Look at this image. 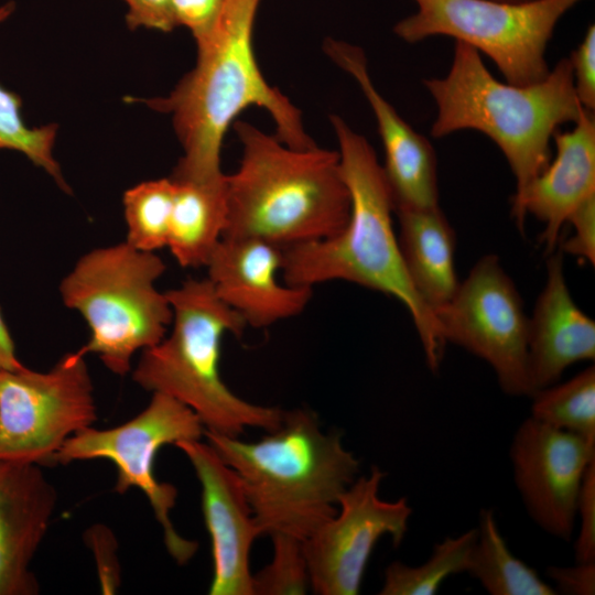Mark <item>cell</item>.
<instances>
[{
  "label": "cell",
  "mask_w": 595,
  "mask_h": 595,
  "mask_svg": "<svg viewBox=\"0 0 595 595\" xmlns=\"http://www.w3.org/2000/svg\"><path fill=\"white\" fill-rule=\"evenodd\" d=\"M580 528L574 541L575 562H595V459L588 465L577 498Z\"/></svg>",
  "instance_id": "29"
},
{
  "label": "cell",
  "mask_w": 595,
  "mask_h": 595,
  "mask_svg": "<svg viewBox=\"0 0 595 595\" xmlns=\"http://www.w3.org/2000/svg\"><path fill=\"white\" fill-rule=\"evenodd\" d=\"M593 112L583 108L572 130L555 132L554 160L512 198V216L520 229L527 215H533L544 224L541 242L548 255L555 250L570 214L595 195Z\"/></svg>",
  "instance_id": "18"
},
{
  "label": "cell",
  "mask_w": 595,
  "mask_h": 595,
  "mask_svg": "<svg viewBox=\"0 0 595 595\" xmlns=\"http://www.w3.org/2000/svg\"><path fill=\"white\" fill-rule=\"evenodd\" d=\"M563 252L549 253L547 279L529 317L528 370L532 393L558 382L573 364L595 358V322L573 301Z\"/></svg>",
  "instance_id": "19"
},
{
  "label": "cell",
  "mask_w": 595,
  "mask_h": 595,
  "mask_svg": "<svg viewBox=\"0 0 595 595\" xmlns=\"http://www.w3.org/2000/svg\"><path fill=\"white\" fill-rule=\"evenodd\" d=\"M239 167L226 175L223 237L257 238L281 248L340 231L350 197L337 151L295 149L255 126L237 121Z\"/></svg>",
  "instance_id": "4"
},
{
  "label": "cell",
  "mask_w": 595,
  "mask_h": 595,
  "mask_svg": "<svg viewBox=\"0 0 595 595\" xmlns=\"http://www.w3.org/2000/svg\"><path fill=\"white\" fill-rule=\"evenodd\" d=\"M576 97L588 111L595 109V25H588L582 42L569 57Z\"/></svg>",
  "instance_id": "30"
},
{
  "label": "cell",
  "mask_w": 595,
  "mask_h": 595,
  "mask_svg": "<svg viewBox=\"0 0 595 595\" xmlns=\"http://www.w3.org/2000/svg\"><path fill=\"white\" fill-rule=\"evenodd\" d=\"M23 367L15 355V348L10 332L0 312V370H14Z\"/></svg>",
  "instance_id": "35"
},
{
  "label": "cell",
  "mask_w": 595,
  "mask_h": 595,
  "mask_svg": "<svg viewBox=\"0 0 595 595\" xmlns=\"http://www.w3.org/2000/svg\"><path fill=\"white\" fill-rule=\"evenodd\" d=\"M127 6L126 23L130 30L145 28L171 32L176 26L172 0H122Z\"/></svg>",
  "instance_id": "33"
},
{
  "label": "cell",
  "mask_w": 595,
  "mask_h": 595,
  "mask_svg": "<svg viewBox=\"0 0 595 595\" xmlns=\"http://www.w3.org/2000/svg\"><path fill=\"white\" fill-rule=\"evenodd\" d=\"M339 166L349 192L350 214L337 234L283 247V282L312 288L348 281L399 300L416 328L428 366L436 371L443 340L434 312L422 301L405 270L393 229L392 194L374 148L343 118L331 116Z\"/></svg>",
  "instance_id": "2"
},
{
  "label": "cell",
  "mask_w": 595,
  "mask_h": 595,
  "mask_svg": "<svg viewBox=\"0 0 595 595\" xmlns=\"http://www.w3.org/2000/svg\"><path fill=\"white\" fill-rule=\"evenodd\" d=\"M497 1H504V2H524L530 0H497Z\"/></svg>",
  "instance_id": "36"
},
{
  "label": "cell",
  "mask_w": 595,
  "mask_h": 595,
  "mask_svg": "<svg viewBox=\"0 0 595 595\" xmlns=\"http://www.w3.org/2000/svg\"><path fill=\"white\" fill-rule=\"evenodd\" d=\"M174 195L172 177L145 181L125 192L122 202L129 245L150 252L166 247Z\"/></svg>",
  "instance_id": "25"
},
{
  "label": "cell",
  "mask_w": 595,
  "mask_h": 595,
  "mask_svg": "<svg viewBox=\"0 0 595 595\" xmlns=\"http://www.w3.org/2000/svg\"><path fill=\"white\" fill-rule=\"evenodd\" d=\"M14 11V3L0 7V23ZM21 98L0 86V150L8 149L21 152L33 164L50 174L57 185L69 192L61 167L53 156V147L57 132L55 125L30 128L21 116Z\"/></svg>",
  "instance_id": "26"
},
{
  "label": "cell",
  "mask_w": 595,
  "mask_h": 595,
  "mask_svg": "<svg viewBox=\"0 0 595 595\" xmlns=\"http://www.w3.org/2000/svg\"><path fill=\"white\" fill-rule=\"evenodd\" d=\"M530 398L532 419L595 445L594 366L565 382H555L536 390Z\"/></svg>",
  "instance_id": "23"
},
{
  "label": "cell",
  "mask_w": 595,
  "mask_h": 595,
  "mask_svg": "<svg viewBox=\"0 0 595 595\" xmlns=\"http://www.w3.org/2000/svg\"><path fill=\"white\" fill-rule=\"evenodd\" d=\"M204 436L237 474L260 536L306 540L337 511L360 463L339 433H324L306 409L284 411L281 424L246 442L205 430Z\"/></svg>",
  "instance_id": "3"
},
{
  "label": "cell",
  "mask_w": 595,
  "mask_h": 595,
  "mask_svg": "<svg viewBox=\"0 0 595 595\" xmlns=\"http://www.w3.org/2000/svg\"><path fill=\"white\" fill-rule=\"evenodd\" d=\"M477 529L457 537H446L436 543L430 558L410 566L399 561L389 564L380 595H434L451 575L466 572Z\"/></svg>",
  "instance_id": "24"
},
{
  "label": "cell",
  "mask_w": 595,
  "mask_h": 595,
  "mask_svg": "<svg viewBox=\"0 0 595 595\" xmlns=\"http://www.w3.org/2000/svg\"><path fill=\"white\" fill-rule=\"evenodd\" d=\"M56 504L42 466L0 459V595L40 593L31 563Z\"/></svg>",
  "instance_id": "17"
},
{
  "label": "cell",
  "mask_w": 595,
  "mask_h": 595,
  "mask_svg": "<svg viewBox=\"0 0 595 595\" xmlns=\"http://www.w3.org/2000/svg\"><path fill=\"white\" fill-rule=\"evenodd\" d=\"M204 432L199 418L188 407L167 394L153 392L149 404L127 422L110 429L91 425L72 435L56 453L54 464L112 462L117 469L116 493L122 495L137 488L147 497L162 528L167 552L178 564H185L194 556L198 544L182 537L173 526L170 512L175 506L177 489L156 479L154 462L162 446L201 440Z\"/></svg>",
  "instance_id": "9"
},
{
  "label": "cell",
  "mask_w": 595,
  "mask_h": 595,
  "mask_svg": "<svg viewBox=\"0 0 595 595\" xmlns=\"http://www.w3.org/2000/svg\"><path fill=\"white\" fill-rule=\"evenodd\" d=\"M324 52L355 79L372 110L385 151L382 170L394 209L440 206L434 149L375 87L364 51L348 42L327 39Z\"/></svg>",
  "instance_id": "16"
},
{
  "label": "cell",
  "mask_w": 595,
  "mask_h": 595,
  "mask_svg": "<svg viewBox=\"0 0 595 595\" xmlns=\"http://www.w3.org/2000/svg\"><path fill=\"white\" fill-rule=\"evenodd\" d=\"M271 562L253 575V595H296L310 588L303 541L282 534L271 536Z\"/></svg>",
  "instance_id": "27"
},
{
  "label": "cell",
  "mask_w": 595,
  "mask_h": 595,
  "mask_svg": "<svg viewBox=\"0 0 595 595\" xmlns=\"http://www.w3.org/2000/svg\"><path fill=\"white\" fill-rule=\"evenodd\" d=\"M84 539L95 558L101 593L115 594L121 584V567L113 532L107 526L96 523L85 531Z\"/></svg>",
  "instance_id": "28"
},
{
  "label": "cell",
  "mask_w": 595,
  "mask_h": 595,
  "mask_svg": "<svg viewBox=\"0 0 595 595\" xmlns=\"http://www.w3.org/2000/svg\"><path fill=\"white\" fill-rule=\"evenodd\" d=\"M282 248L257 238L223 237L205 268L216 295L247 326L263 328L298 316L313 289L281 283Z\"/></svg>",
  "instance_id": "15"
},
{
  "label": "cell",
  "mask_w": 595,
  "mask_h": 595,
  "mask_svg": "<svg viewBox=\"0 0 595 595\" xmlns=\"http://www.w3.org/2000/svg\"><path fill=\"white\" fill-rule=\"evenodd\" d=\"M416 10L396 23L407 43L453 37L486 55L515 85L536 84L550 72L547 50L561 18L583 0H412Z\"/></svg>",
  "instance_id": "8"
},
{
  "label": "cell",
  "mask_w": 595,
  "mask_h": 595,
  "mask_svg": "<svg viewBox=\"0 0 595 595\" xmlns=\"http://www.w3.org/2000/svg\"><path fill=\"white\" fill-rule=\"evenodd\" d=\"M509 458L530 518L552 537L570 541L580 488L595 459V445L529 416L512 436Z\"/></svg>",
  "instance_id": "13"
},
{
  "label": "cell",
  "mask_w": 595,
  "mask_h": 595,
  "mask_svg": "<svg viewBox=\"0 0 595 595\" xmlns=\"http://www.w3.org/2000/svg\"><path fill=\"white\" fill-rule=\"evenodd\" d=\"M188 459L201 485L202 510L212 542L210 595H253L250 549L260 536L235 470L201 440L174 444Z\"/></svg>",
  "instance_id": "14"
},
{
  "label": "cell",
  "mask_w": 595,
  "mask_h": 595,
  "mask_svg": "<svg viewBox=\"0 0 595 595\" xmlns=\"http://www.w3.org/2000/svg\"><path fill=\"white\" fill-rule=\"evenodd\" d=\"M172 180L175 195L166 247L181 267H205L226 227V174L206 181Z\"/></svg>",
  "instance_id": "21"
},
{
  "label": "cell",
  "mask_w": 595,
  "mask_h": 595,
  "mask_svg": "<svg viewBox=\"0 0 595 595\" xmlns=\"http://www.w3.org/2000/svg\"><path fill=\"white\" fill-rule=\"evenodd\" d=\"M385 474L372 467L342 494L336 513L306 540L310 588L318 595H357L377 542L389 536L398 547L412 515L408 499L383 500L379 489Z\"/></svg>",
  "instance_id": "12"
},
{
  "label": "cell",
  "mask_w": 595,
  "mask_h": 595,
  "mask_svg": "<svg viewBox=\"0 0 595 595\" xmlns=\"http://www.w3.org/2000/svg\"><path fill=\"white\" fill-rule=\"evenodd\" d=\"M155 253L127 241L83 255L60 284L66 307L89 328L82 353L95 354L115 375L131 371L132 357L161 342L172 323L166 292L155 282L165 272Z\"/></svg>",
  "instance_id": "7"
},
{
  "label": "cell",
  "mask_w": 595,
  "mask_h": 595,
  "mask_svg": "<svg viewBox=\"0 0 595 595\" xmlns=\"http://www.w3.org/2000/svg\"><path fill=\"white\" fill-rule=\"evenodd\" d=\"M423 85L436 106L431 136L462 130L488 137L505 155L520 193L550 162L551 141L583 109L573 84L569 57L561 58L542 80L531 85L500 82L469 45L455 41L443 77Z\"/></svg>",
  "instance_id": "5"
},
{
  "label": "cell",
  "mask_w": 595,
  "mask_h": 595,
  "mask_svg": "<svg viewBox=\"0 0 595 595\" xmlns=\"http://www.w3.org/2000/svg\"><path fill=\"white\" fill-rule=\"evenodd\" d=\"M574 234L561 246V251L595 263V195L581 203L567 217Z\"/></svg>",
  "instance_id": "31"
},
{
  "label": "cell",
  "mask_w": 595,
  "mask_h": 595,
  "mask_svg": "<svg viewBox=\"0 0 595 595\" xmlns=\"http://www.w3.org/2000/svg\"><path fill=\"white\" fill-rule=\"evenodd\" d=\"M403 263L422 301L434 312L454 295L455 232L440 206L396 208Z\"/></svg>",
  "instance_id": "20"
},
{
  "label": "cell",
  "mask_w": 595,
  "mask_h": 595,
  "mask_svg": "<svg viewBox=\"0 0 595 595\" xmlns=\"http://www.w3.org/2000/svg\"><path fill=\"white\" fill-rule=\"evenodd\" d=\"M261 0H226L213 31L196 42L197 62L164 98L147 100L170 113L183 148L172 177L214 180L224 175L220 152L226 131L250 106L263 108L277 138L295 149L316 147L300 110L264 79L253 50V28Z\"/></svg>",
  "instance_id": "1"
},
{
  "label": "cell",
  "mask_w": 595,
  "mask_h": 595,
  "mask_svg": "<svg viewBox=\"0 0 595 595\" xmlns=\"http://www.w3.org/2000/svg\"><path fill=\"white\" fill-rule=\"evenodd\" d=\"M225 3L226 0H172L177 26L188 29L195 42L205 39L213 31Z\"/></svg>",
  "instance_id": "32"
},
{
  "label": "cell",
  "mask_w": 595,
  "mask_h": 595,
  "mask_svg": "<svg viewBox=\"0 0 595 595\" xmlns=\"http://www.w3.org/2000/svg\"><path fill=\"white\" fill-rule=\"evenodd\" d=\"M477 537L466 573L491 595H555L554 587L543 581L528 564L516 558L502 538L494 511L479 513Z\"/></svg>",
  "instance_id": "22"
},
{
  "label": "cell",
  "mask_w": 595,
  "mask_h": 595,
  "mask_svg": "<svg viewBox=\"0 0 595 595\" xmlns=\"http://www.w3.org/2000/svg\"><path fill=\"white\" fill-rule=\"evenodd\" d=\"M166 295L173 312L171 331L142 350L132 380L188 407L207 431L239 436L247 428L277 429L283 410L241 399L220 375L223 338L244 333L242 317L216 295L207 278H190Z\"/></svg>",
  "instance_id": "6"
},
{
  "label": "cell",
  "mask_w": 595,
  "mask_h": 595,
  "mask_svg": "<svg viewBox=\"0 0 595 595\" xmlns=\"http://www.w3.org/2000/svg\"><path fill=\"white\" fill-rule=\"evenodd\" d=\"M548 577L556 593L565 595L595 594V562H576L572 566H548Z\"/></svg>",
  "instance_id": "34"
},
{
  "label": "cell",
  "mask_w": 595,
  "mask_h": 595,
  "mask_svg": "<svg viewBox=\"0 0 595 595\" xmlns=\"http://www.w3.org/2000/svg\"><path fill=\"white\" fill-rule=\"evenodd\" d=\"M434 315L443 340L485 360L504 392L513 397L532 394L528 370L529 317L497 256H483Z\"/></svg>",
  "instance_id": "11"
},
{
  "label": "cell",
  "mask_w": 595,
  "mask_h": 595,
  "mask_svg": "<svg viewBox=\"0 0 595 595\" xmlns=\"http://www.w3.org/2000/svg\"><path fill=\"white\" fill-rule=\"evenodd\" d=\"M79 349L47 371L0 370V459L54 464L65 441L97 420L94 386Z\"/></svg>",
  "instance_id": "10"
}]
</instances>
